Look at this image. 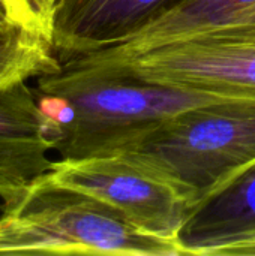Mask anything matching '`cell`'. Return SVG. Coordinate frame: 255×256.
Masks as SVG:
<instances>
[{
    "label": "cell",
    "mask_w": 255,
    "mask_h": 256,
    "mask_svg": "<svg viewBox=\"0 0 255 256\" xmlns=\"http://www.w3.org/2000/svg\"><path fill=\"white\" fill-rule=\"evenodd\" d=\"M57 58L60 66L39 75L36 90L62 96L74 108V120L54 148L63 160L123 153L168 117L224 99L150 82L84 54Z\"/></svg>",
    "instance_id": "6da1fadb"
},
{
    "label": "cell",
    "mask_w": 255,
    "mask_h": 256,
    "mask_svg": "<svg viewBox=\"0 0 255 256\" xmlns=\"http://www.w3.org/2000/svg\"><path fill=\"white\" fill-rule=\"evenodd\" d=\"M0 254L180 256V249L141 231L110 204L56 183L48 171L2 206Z\"/></svg>",
    "instance_id": "7a4b0ae2"
},
{
    "label": "cell",
    "mask_w": 255,
    "mask_h": 256,
    "mask_svg": "<svg viewBox=\"0 0 255 256\" xmlns=\"http://www.w3.org/2000/svg\"><path fill=\"white\" fill-rule=\"evenodd\" d=\"M123 154L165 178L195 207L255 164V100L224 98L183 110Z\"/></svg>",
    "instance_id": "3957f363"
},
{
    "label": "cell",
    "mask_w": 255,
    "mask_h": 256,
    "mask_svg": "<svg viewBox=\"0 0 255 256\" xmlns=\"http://www.w3.org/2000/svg\"><path fill=\"white\" fill-rule=\"evenodd\" d=\"M81 54L150 82L255 100V22L189 33L135 52L98 50Z\"/></svg>",
    "instance_id": "277c9868"
},
{
    "label": "cell",
    "mask_w": 255,
    "mask_h": 256,
    "mask_svg": "<svg viewBox=\"0 0 255 256\" xmlns=\"http://www.w3.org/2000/svg\"><path fill=\"white\" fill-rule=\"evenodd\" d=\"M51 178L123 213L141 231L177 243L194 207L165 178L123 153L53 162Z\"/></svg>",
    "instance_id": "5b68a950"
},
{
    "label": "cell",
    "mask_w": 255,
    "mask_h": 256,
    "mask_svg": "<svg viewBox=\"0 0 255 256\" xmlns=\"http://www.w3.org/2000/svg\"><path fill=\"white\" fill-rule=\"evenodd\" d=\"M60 129L42 114L38 94L27 81L0 90V200H17L38 177L51 171L48 152Z\"/></svg>",
    "instance_id": "8992f818"
},
{
    "label": "cell",
    "mask_w": 255,
    "mask_h": 256,
    "mask_svg": "<svg viewBox=\"0 0 255 256\" xmlns=\"http://www.w3.org/2000/svg\"><path fill=\"white\" fill-rule=\"evenodd\" d=\"M186 0H60L51 44L57 57L122 45Z\"/></svg>",
    "instance_id": "52a82bcc"
},
{
    "label": "cell",
    "mask_w": 255,
    "mask_h": 256,
    "mask_svg": "<svg viewBox=\"0 0 255 256\" xmlns=\"http://www.w3.org/2000/svg\"><path fill=\"white\" fill-rule=\"evenodd\" d=\"M255 242V164L194 207L177 236L180 255L228 256Z\"/></svg>",
    "instance_id": "ba28073f"
},
{
    "label": "cell",
    "mask_w": 255,
    "mask_h": 256,
    "mask_svg": "<svg viewBox=\"0 0 255 256\" xmlns=\"http://www.w3.org/2000/svg\"><path fill=\"white\" fill-rule=\"evenodd\" d=\"M254 6L255 0H186L134 39L104 50L116 52L143 51L189 33L231 24L243 10Z\"/></svg>",
    "instance_id": "9c48e42d"
},
{
    "label": "cell",
    "mask_w": 255,
    "mask_h": 256,
    "mask_svg": "<svg viewBox=\"0 0 255 256\" xmlns=\"http://www.w3.org/2000/svg\"><path fill=\"white\" fill-rule=\"evenodd\" d=\"M59 66L53 44L44 34L12 21L0 22V90Z\"/></svg>",
    "instance_id": "30bf717a"
},
{
    "label": "cell",
    "mask_w": 255,
    "mask_h": 256,
    "mask_svg": "<svg viewBox=\"0 0 255 256\" xmlns=\"http://www.w3.org/2000/svg\"><path fill=\"white\" fill-rule=\"evenodd\" d=\"M60 0H8L14 20L51 42L53 16Z\"/></svg>",
    "instance_id": "8fae6325"
},
{
    "label": "cell",
    "mask_w": 255,
    "mask_h": 256,
    "mask_svg": "<svg viewBox=\"0 0 255 256\" xmlns=\"http://www.w3.org/2000/svg\"><path fill=\"white\" fill-rule=\"evenodd\" d=\"M2 21H12V22H17L12 16V10H11V6L8 3V0H0V22ZM18 24V22H17ZM21 26V24H20Z\"/></svg>",
    "instance_id": "7c38bea8"
},
{
    "label": "cell",
    "mask_w": 255,
    "mask_h": 256,
    "mask_svg": "<svg viewBox=\"0 0 255 256\" xmlns=\"http://www.w3.org/2000/svg\"><path fill=\"white\" fill-rule=\"evenodd\" d=\"M245 22H255V6L243 10L231 24H245Z\"/></svg>",
    "instance_id": "4fadbf2b"
}]
</instances>
